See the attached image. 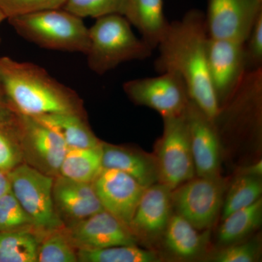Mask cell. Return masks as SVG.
Returning a JSON list of instances; mask_svg holds the SVG:
<instances>
[{"instance_id": "20", "label": "cell", "mask_w": 262, "mask_h": 262, "mask_svg": "<svg viewBox=\"0 0 262 262\" xmlns=\"http://www.w3.org/2000/svg\"><path fill=\"white\" fill-rule=\"evenodd\" d=\"M165 234L166 247L179 257H194L207 242V234L199 233L198 229L178 213L170 217Z\"/></svg>"}, {"instance_id": "23", "label": "cell", "mask_w": 262, "mask_h": 262, "mask_svg": "<svg viewBox=\"0 0 262 262\" xmlns=\"http://www.w3.org/2000/svg\"><path fill=\"white\" fill-rule=\"evenodd\" d=\"M39 243L31 232H0V262H36Z\"/></svg>"}, {"instance_id": "3", "label": "cell", "mask_w": 262, "mask_h": 262, "mask_svg": "<svg viewBox=\"0 0 262 262\" xmlns=\"http://www.w3.org/2000/svg\"><path fill=\"white\" fill-rule=\"evenodd\" d=\"M8 20L20 37L39 47L84 55L89 51V29L82 18L63 8L15 15Z\"/></svg>"}, {"instance_id": "8", "label": "cell", "mask_w": 262, "mask_h": 262, "mask_svg": "<svg viewBox=\"0 0 262 262\" xmlns=\"http://www.w3.org/2000/svg\"><path fill=\"white\" fill-rule=\"evenodd\" d=\"M160 74L127 81L123 84L124 91L136 104L152 108L163 118L184 115L191 101L185 82L175 72Z\"/></svg>"}, {"instance_id": "13", "label": "cell", "mask_w": 262, "mask_h": 262, "mask_svg": "<svg viewBox=\"0 0 262 262\" xmlns=\"http://www.w3.org/2000/svg\"><path fill=\"white\" fill-rule=\"evenodd\" d=\"M76 249H98L136 245L134 234L116 217L103 210L64 229Z\"/></svg>"}, {"instance_id": "36", "label": "cell", "mask_w": 262, "mask_h": 262, "mask_svg": "<svg viewBox=\"0 0 262 262\" xmlns=\"http://www.w3.org/2000/svg\"><path fill=\"white\" fill-rule=\"evenodd\" d=\"M7 19L6 16H5L4 13H3L1 10H0V27H1V24L3 21ZM0 43H1V37H0Z\"/></svg>"}, {"instance_id": "1", "label": "cell", "mask_w": 262, "mask_h": 262, "mask_svg": "<svg viewBox=\"0 0 262 262\" xmlns=\"http://www.w3.org/2000/svg\"><path fill=\"white\" fill-rule=\"evenodd\" d=\"M208 39L206 15L198 10H189L182 20L169 23L158 46L159 56L155 68L160 73L179 74L187 85L191 101L215 121L221 107L208 72Z\"/></svg>"}, {"instance_id": "15", "label": "cell", "mask_w": 262, "mask_h": 262, "mask_svg": "<svg viewBox=\"0 0 262 262\" xmlns=\"http://www.w3.org/2000/svg\"><path fill=\"white\" fill-rule=\"evenodd\" d=\"M53 199L57 214L68 226L104 210L93 183L77 182L61 176L54 179Z\"/></svg>"}, {"instance_id": "19", "label": "cell", "mask_w": 262, "mask_h": 262, "mask_svg": "<svg viewBox=\"0 0 262 262\" xmlns=\"http://www.w3.org/2000/svg\"><path fill=\"white\" fill-rule=\"evenodd\" d=\"M34 118L56 133L68 149L94 148L102 144L84 121L82 115L58 113Z\"/></svg>"}, {"instance_id": "27", "label": "cell", "mask_w": 262, "mask_h": 262, "mask_svg": "<svg viewBox=\"0 0 262 262\" xmlns=\"http://www.w3.org/2000/svg\"><path fill=\"white\" fill-rule=\"evenodd\" d=\"M77 261V249L62 229L49 232L39 245L37 262Z\"/></svg>"}, {"instance_id": "7", "label": "cell", "mask_w": 262, "mask_h": 262, "mask_svg": "<svg viewBox=\"0 0 262 262\" xmlns=\"http://www.w3.org/2000/svg\"><path fill=\"white\" fill-rule=\"evenodd\" d=\"M225 185L219 175L193 178L172 191L173 206L198 230L209 228L222 208Z\"/></svg>"}, {"instance_id": "24", "label": "cell", "mask_w": 262, "mask_h": 262, "mask_svg": "<svg viewBox=\"0 0 262 262\" xmlns=\"http://www.w3.org/2000/svg\"><path fill=\"white\" fill-rule=\"evenodd\" d=\"M77 261L81 262H154L155 253L141 249L136 245L117 246L98 249L77 250Z\"/></svg>"}, {"instance_id": "26", "label": "cell", "mask_w": 262, "mask_h": 262, "mask_svg": "<svg viewBox=\"0 0 262 262\" xmlns=\"http://www.w3.org/2000/svg\"><path fill=\"white\" fill-rule=\"evenodd\" d=\"M37 230L31 217L24 211L12 191L0 196V232Z\"/></svg>"}, {"instance_id": "21", "label": "cell", "mask_w": 262, "mask_h": 262, "mask_svg": "<svg viewBox=\"0 0 262 262\" xmlns=\"http://www.w3.org/2000/svg\"><path fill=\"white\" fill-rule=\"evenodd\" d=\"M102 144L94 148L68 149L59 175L77 182L93 183L103 170Z\"/></svg>"}, {"instance_id": "4", "label": "cell", "mask_w": 262, "mask_h": 262, "mask_svg": "<svg viewBox=\"0 0 262 262\" xmlns=\"http://www.w3.org/2000/svg\"><path fill=\"white\" fill-rule=\"evenodd\" d=\"M88 65L102 75L127 61L149 58L153 50L135 35L124 15H110L96 19L89 29Z\"/></svg>"}, {"instance_id": "31", "label": "cell", "mask_w": 262, "mask_h": 262, "mask_svg": "<svg viewBox=\"0 0 262 262\" xmlns=\"http://www.w3.org/2000/svg\"><path fill=\"white\" fill-rule=\"evenodd\" d=\"M215 253L213 261L218 262H253L258 256V248L253 243L228 245Z\"/></svg>"}, {"instance_id": "18", "label": "cell", "mask_w": 262, "mask_h": 262, "mask_svg": "<svg viewBox=\"0 0 262 262\" xmlns=\"http://www.w3.org/2000/svg\"><path fill=\"white\" fill-rule=\"evenodd\" d=\"M103 169L120 170L135 179L144 187L158 181L156 160L130 149L102 143Z\"/></svg>"}, {"instance_id": "16", "label": "cell", "mask_w": 262, "mask_h": 262, "mask_svg": "<svg viewBox=\"0 0 262 262\" xmlns=\"http://www.w3.org/2000/svg\"><path fill=\"white\" fill-rule=\"evenodd\" d=\"M171 192L161 183L146 188L131 221L133 233L149 238L165 232L172 215Z\"/></svg>"}, {"instance_id": "2", "label": "cell", "mask_w": 262, "mask_h": 262, "mask_svg": "<svg viewBox=\"0 0 262 262\" xmlns=\"http://www.w3.org/2000/svg\"><path fill=\"white\" fill-rule=\"evenodd\" d=\"M0 84L19 115L31 117L58 113L82 115L77 95L39 66L0 57Z\"/></svg>"}, {"instance_id": "34", "label": "cell", "mask_w": 262, "mask_h": 262, "mask_svg": "<svg viewBox=\"0 0 262 262\" xmlns=\"http://www.w3.org/2000/svg\"><path fill=\"white\" fill-rule=\"evenodd\" d=\"M10 189V183L8 173L0 170V196Z\"/></svg>"}, {"instance_id": "22", "label": "cell", "mask_w": 262, "mask_h": 262, "mask_svg": "<svg viewBox=\"0 0 262 262\" xmlns=\"http://www.w3.org/2000/svg\"><path fill=\"white\" fill-rule=\"evenodd\" d=\"M222 220L218 233L220 244H235L244 239L261 225V198L250 206L232 212Z\"/></svg>"}, {"instance_id": "25", "label": "cell", "mask_w": 262, "mask_h": 262, "mask_svg": "<svg viewBox=\"0 0 262 262\" xmlns=\"http://www.w3.org/2000/svg\"><path fill=\"white\" fill-rule=\"evenodd\" d=\"M261 193L262 182L259 177L245 174L235 179L222 205V220L232 212L258 201Z\"/></svg>"}, {"instance_id": "33", "label": "cell", "mask_w": 262, "mask_h": 262, "mask_svg": "<svg viewBox=\"0 0 262 262\" xmlns=\"http://www.w3.org/2000/svg\"><path fill=\"white\" fill-rule=\"evenodd\" d=\"M18 115L10 104L0 84V126L13 121Z\"/></svg>"}, {"instance_id": "17", "label": "cell", "mask_w": 262, "mask_h": 262, "mask_svg": "<svg viewBox=\"0 0 262 262\" xmlns=\"http://www.w3.org/2000/svg\"><path fill=\"white\" fill-rule=\"evenodd\" d=\"M124 16L140 32L151 49L158 48L168 28L163 0H126Z\"/></svg>"}, {"instance_id": "10", "label": "cell", "mask_w": 262, "mask_h": 262, "mask_svg": "<svg viewBox=\"0 0 262 262\" xmlns=\"http://www.w3.org/2000/svg\"><path fill=\"white\" fill-rule=\"evenodd\" d=\"M207 55L212 87L221 107L234 94L246 75L245 44L209 37Z\"/></svg>"}, {"instance_id": "32", "label": "cell", "mask_w": 262, "mask_h": 262, "mask_svg": "<svg viewBox=\"0 0 262 262\" xmlns=\"http://www.w3.org/2000/svg\"><path fill=\"white\" fill-rule=\"evenodd\" d=\"M245 47L246 65H250L253 70L261 68L262 61V13L258 15Z\"/></svg>"}, {"instance_id": "29", "label": "cell", "mask_w": 262, "mask_h": 262, "mask_svg": "<svg viewBox=\"0 0 262 262\" xmlns=\"http://www.w3.org/2000/svg\"><path fill=\"white\" fill-rule=\"evenodd\" d=\"M18 115L13 121L0 126V170L8 173L19 165L15 139L18 136Z\"/></svg>"}, {"instance_id": "30", "label": "cell", "mask_w": 262, "mask_h": 262, "mask_svg": "<svg viewBox=\"0 0 262 262\" xmlns=\"http://www.w3.org/2000/svg\"><path fill=\"white\" fill-rule=\"evenodd\" d=\"M67 0H0V10L7 19L41 10L59 9Z\"/></svg>"}, {"instance_id": "11", "label": "cell", "mask_w": 262, "mask_h": 262, "mask_svg": "<svg viewBox=\"0 0 262 262\" xmlns=\"http://www.w3.org/2000/svg\"><path fill=\"white\" fill-rule=\"evenodd\" d=\"M19 141L34 168L53 177L59 169L68 148L60 136L34 117L18 114Z\"/></svg>"}, {"instance_id": "9", "label": "cell", "mask_w": 262, "mask_h": 262, "mask_svg": "<svg viewBox=\"0 0 262 262\" xmlns=\"http://www.w3.org/2000/svg\"><path fill=\"white\" fill-rule=\"evenodd\" d=\"M262 13V0H208L206 15L209 37L246 44Z\"/></svg>"}, {"instance_id": "5", "label": "cell", "mask_w": 262, "mask_h": 262, "mask_svg": "<svg viewBox=\"0 0 262 262\" xmlns=\"http://www.w3.org/2000/svg\"><path fill=\"white\" fill-rule=\"evenodd\" d=\"M8 176L10 190L37 229L49 233L64 227L55 209L53 177L27 164L18 165Z\"/></svg>"}, {"instance_id": "35", "label": "cell", "mask_w": 262, "mask_h": 262, "mask_svg": "<svg viewBox=\"0 0 262 262\" xmlns=\"http://www.w3.org/2000/svg\"><path fill=\"white\" fill-rule=\"evenodd\" d=\"M262 173L261 161L258 162L253 165L249 167L248 170V173L249 175L256 176V177H261Z\"/></svg>"}, {"instance_id": "14", "label": "cell", "mask_w": 262, "mask_h": 262, "mask_svg": "<svg viewBox=\"0 0 262 262\" xmlns=\"http://www.w3.org/2000/svg\"><path fill=\"white\" fill-rule=\"evenodd\" d=\"M195 172L198 177L219 175L220 143L214 120L190 101L185 112Z\"/></svg>"}, {"instance_id": "6", "label": "cell", "mask_w": 262, "mask_h": 262, "mask_svg": "<svg viewBox=\"0 0 262 262\" xmlns=\"http://www.w3.org/2000/svg\"><path fill=\"white\" fill-rule=\"evenodd\" d=\"M163 120V134L158 143L155 160L158 180L173 191L194 178L195 167L185 113Z\"/></svg>"}, {"instance_id": "12", "label": "cell", "mask_w": 262, "mask_h": 262, "mask_svg": "<svg viewBox=\"0 0 262 262\" xmlns=\"http://www.w3.org/2000/svg\"><path fill=\"white\" fill-rule=\"evenodd\" d=\"M93 184L104 210L130 229L146 187L128 174L115 169H103Z\"/></svg>"}, {"instance_id": "28", "label": "cell", "mask_w": 262, "mask_h": 262, "mask_svg": "<svg viewBox=\"0 0 262 262\" xmlns=\"http://www.w3.org/2000/svg\"><path fill=\"white\" fill-rule=\"evenodd\" d=\"M126 0H67L63 9L80 18L125 13Z\"/></svg>"}]
</instances>
